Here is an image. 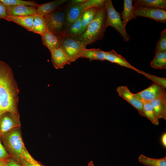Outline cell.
Returning a JSON list of instances; mask_svg holds the SVG:
<instances>
[{
  "label": "cell",
  "mask_w": 166,
  "mask_h": 166,
  "mask_svg": "<svg viewBox=\"0 0 166 166\" xmlns=\"http://www.w3.org/2000/svg\"><path fill=\"white\" fill-rule=\"evenodd\" d=\"M81 16L72 24L65 31L63 35L73 37L78 36L83 33L81 25Z\"/></svg>",
  "instance_id": "26"
},
{
  "label": "cell",
  "mask_w": 166,
  "mask_h": 166,
  "mask_svg": "<svg viewBox=\"0 0 166 166\" xmlns=\"http://www.w3.org/2000/svg\"><path fill=\"white\" fill-rule=\"evenodd\" d=\"M139 73L141 74L148 78L152 81L153 83L160 84L166 88V78L157 77L151 74L147 73L144 72L140 70Z\"/></svg>",
  "instance_id": "29"
},
{
  "label": "cell",
  "mask_w": 166,
  "mask_h": 166,
  "mask_svg": "<svg viewBox=\"0 0 166 166\" xmlns=\"http://www.w3.org/2000/svg\"><path fill=\"white\" fill-rule=\"evenodd\" d=\"M133 1L135 6L166 10V0H136Z\"/></svg>",
  "instance_id": "23"
},
{
  "label": "cell",
  "mask_w": 166,
  "mask_h": 166,
  "mask_svg": "<svg viewBox=\"0 0 166 166\" xmlns=\"http://www.w3.org/2000/svg\"><path fill=\"white\" fill-rule=\"evenodd\" d=\"M134 14L137 16L148 18L159 22H166V10L158 8L133 5Z\"/></svg>",
  "instance_id": "8"
},
{
  "label": "cell",
  "mask_w": 166,
  "mask_h": 166,
  "mask_svg": "<svg viewBox=\"0 0 166 166\" xmlns=\"http://www.w3.org/2000/svg\"><path fill=\"white\" fill-rule=\"evenodd\" d=\"M6 6L25 5L34 7L37 8L39 4L34 1L22 0H0Z\"/></svg>",
  "instance_id": "28"
},
{
  "label": "cell",
  "mask_w": 166,
  "mask_h": 166,
  "mask_svg": "<svg viewBox=\"0 0 166 166\" xmlns=\"http://www.w3.org/2000/svg\"><path fill=\"white\" fill-rule=\"evenodd\" d=\"M165 89L160 84L153 83L145 89L134 94L143 103L150 102L156 98H166Z\"/></svg>",
  "instance_id": "7"
},
{
  "label": "cell",
  "mask_w": 166,
  "mask_h": 166,
  "mask_svg": "<svg viewBox=\"0 0 166 166\" xmlns=\"http://www.w3.org/2000/svg\"><path fill=\"white\" fill-rule=\"evenodd\" d=\"M105 0H86L83 3L86 9L94 7H100L103 6Z\"/></svg>",
  "instance_id": "31"
},
{
  "label": "cell",
  "mask_w": 166,
  "mask_h": 166,
  "mask_svg": "<svg viewBox=\"0 0 166 166\" xmlns=\"http://www.w3.org/2000/svg\"><path fill=\"white\" fill-rule=\"evenodd\" d=\"M41 37L43 45L50 51L61 47L63 36L53 34L47 30Z\"/></svg>",
  "instance_id": "14"
},
{
  "label": "cell",
  "mask_w": 166,
  "mask_h": 166,
  "mask_svg": "<svg viewBox=\"0 0 166 166\" xmlns=\"http://www.w3.org/2000/svg\"><path fill=\"white\" fill-rule=\"evenodd\" d=\"M156 52L166 51V29L162 32L160 39L155 48Z\"/></svg>",
  "instance_id": "30"
},
{
  "label": "cell",
  "mask_w": 166,
  "mask_h": 166,
  "mask_svg": "<svg viewBox=\"0 0 166 166\" xmlns=\"http://www.w3.org/2000/svg\"><path fill=\"white\" fill-rule=\"evenodd\" d=\"M0 138L11 157L21 163V158L26 149L22 138L21 127L14 129L6 133Z\"/></svg>",
  "instance_id": "3"
},
{
  "label": "cell",
  "mask_w": 166,
  "mask_h": 166,
  "mask_svg": "<svg viewBox=\"0 0 166 166\" xmlns=\"http://www.w3.org/2000/svg\"><path fill=\"white\" fill-rule=\"evenodd\" d=\"M105 60L132 69L138 73L140 71L130 64L124 57L117 53L114 49L106 52Z\"/></svg>",
  "instance_id": "15"
},
{
  "label": "cell",
  "mask_w": 166,
  "mask_h": 166,
  "mask_svg": "<svg viewBox=\"0 0 166 166\" xmlns=\"http://www.w3.org/2000/svg\"><path fill=\"white\" fill-rule=\"evenodd\" d=\"M67 4L61 6L49 14L44 17L47 30L56 35L63 36L64 33Z\"/></svg>",
  "instance_id": "4"
},
{
  "label": "cell",
  "mask_w": 166,
  "mask_h": 166,
  "mask_svg": "<svg viewBox=\"0 0 166 166\" xmlns=\"http://www.w3.org/2000/svg\"><path fill=\"white\" fill-rule=\"evenodd\" d=\"M162 145L165 148H166V133H164L161 136V139Z\"/></svg>",
  "instance_id": "38"
},
{
  "label": "cell",
  "mask_w": 166,
  "mask_h": 166,
  "mask_svg": "<svg viewBox=\"0 0 166 166\" xmlns=\"http://www.w3.org/2000/svg\"><path fill=\"white\" fill-rule=\"evenodd\" d=\"M10 166H22L21 163L18 162L11 157H10L8 161Z\"/></svg>",
  "instance_id": "36"
},
{
  "label": "cell",
  "mask_w": 166,
  "mask_h": 166,
  "mask_svg": "<svg viewBox=\"0 0 166 166\" xmlns=\"http://www.w3.org/2000/svg\"><path fill=\"white\" fill-rule=\"evenodd\" d=\"M86 0H72L70 1L68 4L69 7L72 6L81 4L84 2Z\"/></svg>",
  "instance_id": "35"
},
{
  "label": "cell",
  "mask_w": 166,
  "mask_h": 166,
  "mask_svg": "<svg viewBox=\"0 0 166 166\" xmlns=\"http://www.w3.org/2000/svg\"><path fill=\"white\" fill-rule=\"evenodd\" d=\"M87 166H94L92 161L91 160L89 162Z\"/></svg>",
  "instance_id": "40"
},
{
  "label": "cell",
  "mask_w": 166,
  "mask_h": 166,
  "mask_svg": "<svg viewBox=\"0 0 166 166\" xmlns=\"http://www.w3.org/2000/svg\"><path fill=\"white\" fill-rule=\"evenodd\" d=\"M151 66L156 69L166 68V51L155 52L154 57L150 63Z\"/></svg>",
  "instance_id": "25"
},
{
  "label": "cell",
  "mask_w": 166,
  "mask_h": 166,
  "mask_svg": "<svg viewBox=\"0 0 166 166\" xmlns=\"http://www.w3.org/2000/svg\"><path fill=\"white\" fill-rule=\"evenodd\" d=\"M21 164L22 166H36L28 162L23 157L21 158Z\"/></svg>",
  "instance_id": "37"
},
{
  "label": "cell",
  "mask_w": 166,
  "mask_h": 166,
  "mask_svg": "<svg viewBox=\"0 0 166 166\" xmlns=\"http://www.w3.org/2000/svg\"><path fill=\"white\" fill-rule=\"evenodd\" d=\"M21 127L19 114L6 112L0 117V138L14 129Z\"/></svg>",
  "instance_id": "9"
},
{
  "label": "cell",
  "mask_w": 166,
  "mask_h": 166,
  "mask_svg": "<svg viewBox=\"0 0 166 166\" xmlns=\"http://www.w3.org/2000/svg\"><path fill=\"white\" fill-rule=\"evenodd\" d=\"M68 1L67 0H56L39 4L37 8V14L44 17L53 12Z\"/></svg>",
  "instance_id": "16"
},
{
  "label": "cell",
  "mask_w": 166,
  "mask_h": 166,
  "mask_svg": "<svg viewBox=\"0 0 166 166\" xmlns=\"http://www.w3.org/2000/svg\"><path fill=\"white\" fill-rule=\"evenodd\" d=\"M143 111L144 117L148 118L154 124H159V119L157 117L150 102L143 103Z\"/></svg>",
  "instance_id": "27"
},
{
  "label": "cell",
  "mask_w": 166,
  "mask_h": 166,
  "mask_svg": "<svg viewBox=\"0 0 166 166\" xmlns=\"http://www.w3.org/2000/svg\"><path fill=\"white\" fill-rule=\"evenodd\" d=\"M0 19H1V18H0Z\"/></svg>",
  "instance_id": "41"
},
{
  "label": "cell",
  "mask_w": 166,
  "mask_h": 166,
  "mask_svg": "<svg viewBox=\"0 0 166 166\" xmlns=\"http://www.w3.org/2000/svg\"><path fill=\"white\" fill-rule=\"evenodd\" d=\"M47 30L46 23L44 17L38 14L34 15L31 32L39 34L41 36Z\"/></svg>",
  "instance_id": "22"
},
{
  "label": "cell",
  "mask_w": 166,
  "mask_h": 166,
  "mask_svg": "<svg viewBox=\"0 0 166 166\" xmlns=\"http://www.w3.org/2000/svg\"><path fill=\"white\" fill-rule=\"evenodd\" d=\"M67 5L68 7L66 13L64 32L72 24L80 18L85 10L83 3L70 7Z\"/></svg>",
  "instance_id": "12"
},
{
  "label": "cell",
  "mask_w": 166,
  "mask_h": 166,
  "mask_svg": "<svg viewBox=\"0 0 166 166\" xmlns=\"http://www.w3.org/2000/svg\"><path fill=\"white\" fill-rule=\"evenodd\" d=\"M101 7L89 8L86 9L83 12L81 16V25L83 33L85 31L89 24L94 19Z\"/></svg>",
  "instance_id": "21"
},
{
  "label": "cell",
  "mask_w": 166,
  "mask_h": 166,
  "mask_svg": "<svg viewBox=\"0 0 166 166\" xmlns=\"http://www.w3.org/2000/svg\"><path fill=\"white\" fill-rule=\"evenodd\" d=\"M133 2L132 0H124V1L123 9L121 15L123 24L125 28L130 20L136 19L137 17L133 12Z\"/></svg>",
  "instance_id": "18"
},
{
  "label": "cell",
  "mask_w": 166,
  "mask_h": 166,
  "mask_svg": "<svg viewBox=\"0 0 166 166\" xmlns=\"http://www.w3.org/2000/svg\"><path fill=\"white\" fill-rule=\"evenodd\" d=\"M86 46L75 37L63 36L61 47L67 54L72 62L80 58L82 49Z\"/></svg>",
  "instance_id": "6"
},
{
  "label": "cell",
  "mask_w": 166,
  "mask_h": 166,
  "mask_svg": "<svg viewBox=\"0 0 166 166\" xmlns=\"http://www.w3.org/2000/svg\"><path fill=\"white\" fill-rule=\"evenodd\" d=\"M118 96L126 101L138 112L140 115L144 117L143 111V103L132 93L127 86H118L116 89Z\"/></svg>",
  "instance_id": "10"
},
{
  "label": "cell",
  "mask_w": 166,
  "mask_h": 166,
  "mask_svg": "<svg viewBox=\"0 0 166 166\" xmlns=\"http://www.w3.org/2000/svg\"><path fill=\"white\" fill-rule=\"evenodd\" d=\"M11 157L3 146L0 138V160H5Z\"/></svg>",
  "instance_id": "33"
},
{
  "label": "cell",
  "mask_w": 166,
  "mask_h": 166,
  "mask_svg": "<svg viewBox=\"0 0 166 166\" xmlns=\"http://www.w3.org/2000/svg\"><path fill=\"white\" fill-rule=\"evenodd\" d=\"M18 93L11 68L6 63L0 61V117L7 112L19 114Z\"/></svg>",
  "instance_id": "1"
},
{
  "label": "cell",
  "mask_w": 166,
  "mask_h": 166,
  "mask_svg": "<svg viewBox=\"0 0 166 166\" xmlns=\"http://www.w3.org/2000/svg\"><path fill=\"white\" fill-rule=\"evenodd\" d=\"M10 158L6 159L0 160V166H10L8 161Z\"/></svg>",
  "instance_id": "39"
},
{
  "label": "cell",
  "mask_w": 166,
  "mask_h": 166,
  "mask_svg": "<svg viewBox=\"0 0 166 166\" xmlns=\"http://www.w3.org/2000/svg\"><path fill=\"white\" fill-rule=\"evenodd\" d=\"M8 17L7 6L0 0V18L6 20Z\"/></svg>",
  "instance_id": "34"
},
{
  "label": "cell",
  "mask_w": 166,
  "mask_h": 166,
  "mask_svg": "<svg viewBox=\"0 0 166 166\" xmlns=\"http://www.w3.org/2000/svg\"><path fill=\"white\" fill-rule=\"evenodd\" d=\"M34 16H10L7 18L6 20L14 22L28 31H31L34 21Z\"/></svg>",
  "instance_id": "19"
},
{
  "label": "cell",
  "mask_w": 166,
  "mask_h": 166,
  "mask_svg": "<svg viewBox=\"0 0 166 166\" xmlns=\"http://www.w3.org/2000/svg\"><path fill=\"white\" fill-rule=\"evenodd\" d=\"M51 60L53 67L56 69L63 68L71 62L69 57L61 47L50 51Z\"/></svg>",
  "instance_id": "11"
},
{
  "label": "cell",
  "mask_w": 166,
  "mask_h": 166,
  "mask_svg": "<svg viewBox=\"0 0 166 166\" xmlns=\"http://www.w3.org/2000/svg\"><path fill=\"white\" fill-rule=\"evenodd\" d=\"M8 16L35 15L37 14V8L25 5L6 6Z\"/></svg>",
  "instance_id": "13"
},
{
  "label": "cell",
  "mask_w": 166,
  "mask_h": 166,
  "mask_svg": "<svg viewBox=\"0 0 166 166\" xmlns=\"http://www.w3.org/2000/svg\"><path fill=\"white\" fill-rule=\"evenodd\" d=\"M106 52L100 49L92 48L87 49L85 48L81 52L80 58H86L90 61L93 60H105Z\"/></svg>",
  "instance_id": "17"
},
{
  "label": "cell",
  "mask_w": 166,
  "mask_h": 166,
  "mask_svg": "<svg viewBox=\"0 0 166 166\" xmlns=\"http://www.w3.org/2000/svg\"><path fill=\"white\" fill-rule=\"evenodd\" d=\"M150 103L157 118L166 120V98H156Z\"/></svg>",
  "instance_id": "20"
},
{
  "label": "cell",
  "mask_w": 166,
  "mask_h": 166,
  "mask_svg": "<svg viewBox=\"0 0 166 166\" xmlns=\"http://www.w3.org/2000/svg\"><path fill=\"white\" fill-rule=\"evenodd\" d=\"M140 163L145 166H166V156L160 158H153L140 154L138 158Z\"/></svg>",
  "instance_id": "24"
},
{
  "label": "cell",
  "mask_w": 166,
  "mask_h": 166,
  "mask_svg": "<svg viewBox=\"0 0 166 166\" xmlns=\"http://www.w3.org/2000/svg\"><path fill=\"white\" fill-rule=\"evenodd\" d=\"M22 157L24 158L28 162L36 166H44L40 162L35 160L29 153L26 149L25 150Z\"/></svg>",
  "instance_id": "32"
},
{
  "label": "cell",
  "mask_w": 166,
  "mask_h": 166,
  "mask_svg": "<svg viewBox=\"0 0 166 166\" xmlns=\"http://www.w3.org/2000/svg\"><path fill=\"white\" fill-rule=\"evenodd\" d=\"M106 12V24L107 27L111 26L116 29L120 34L125 42L128 41L130 36L126 32L123 24L121 14L114 7L111 0H105Z\"/></svg>",
  "instance_id": "5"
},
{
  "label": "cell",
  "mask_w": 166,
  "mask_h": 166,
  "mask_svg": "<svg viewBox=\"0 0 166 166\" xmlns=\"http://www.w3.org/2000/svg\"><path fill=\"white\" fill-rule=\"evenodd\" d=\"M107 27L105 4L100 7L96 16L85 31L80 35L75 37L86 46L91 45L103 38L105 30Z\"/></svg>",
  "instance_id": "2"
}]
</instances>
